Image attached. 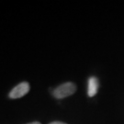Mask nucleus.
<instances>
[{"label": "nucleus", "instance_id": "f257e3e1", "mask_svg": "<svg viewBox=\"0 0 124 124\" xmlns=\"http://www.w3.org/2000/svg\"><path fill=\"white\" fill-rule=\"evenodd\" d=\"M76 91V86L74 83L68 82V83H64V84L59 85L58 87L53 90V95L54 98L61 99V98H67L69 96H71Z\"/></svg>", "mask_w": 124, "mask_h": 124}, {"label": "nucleus", "instance_id": "f03ea898", "mask_svg": "<svg viewBox=\"0 0 124 124\" xmlns=\"http://www.w3.org/2000/svg\"><path fill=\"white\" fill-rule=\"evenodd\" d=\"M30 91V85L28 82H22L18 85H16L10 92H9V98L12 99L22 98L25 95L28 94Z\"/></svg>", "mask_w": 124, "mask_h": 124}, {"label": "nucleus", "instance_id": "7ed1b4c3", "mask_svg": "<svg viewBox=\"0 0 124 124\" xmlns=\"http://www.w3.org/2000/svg\"><path fill=\"white\" fill-rule=\"evenodd\" d=\"M98 80L97 79V77L92 76L90 77L88 80V87H87V94L89 97H94L96 96V94L98 93Z\"/></svg>", "mask_w": 124, "mask_h": 124}, {"label": "nucleus", "instance_id": "20e7f679", "mask_svg": "<svg viewBox=\"0 0 124 124\" xmlns=\"http://www.w3.org/2000/svg\"><path fill=\"white\" fill-rule=\"evenodd\" d=\"M50 124H66V123H63V122H61V121H53V122H51Z\"/></svg>", "mask_w": 124, "mask_h": 124}, {"label": "nucleus", "instance_id": "39448f33", "mask_svg": "<svg viewBox=\"0 0 124 124\" xmlns=\"http://www.w3.org/2000/svg\"><path fill=\"white\" fill-rule=\"evenodd\" d=\"M28 124H40L39 121H33V122H31V123H28Z\"/></svg>", "mask_w": 124, "mask_h": 124}]
</instances>
